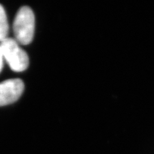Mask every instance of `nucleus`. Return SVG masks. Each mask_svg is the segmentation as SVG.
I'll list each match as a JSON object with an SVG mask.
<instances>
[{
  "label": "nucleus",
  "mask_w": 154,
  "mask_h": 154,
  "mask_svg": "<svg viewBox=\"0 0 154 154\" xmlns=\"http://www.w3.org/2000/svg\"><path fill=\"white\" fill-rule=\"evenodd\" d=\"M24 89L25 84L19 79H8L0 83V107L16 102Z\"/></svg>",
  "instance_id": "3"
},
{
  "label": "nucleus",
  "mask_w": 154,
  "mask_h": 154,
  "mask_svg": "<svg viewBox=\"0 0 154 154\" xmlns=\"http://www.w3.org/2000/svg\"><path fill=\"white\" fill-rule=\"evenodd\" d=\"M0 46L3 58L12 71L22 72L28 68V56L15 39L7 37L0 42Z\"/></svg>",
  "instance_id": "2"
},
{
  "label": "nucleus",
  "mask_w": 154,
  "mask_h": 154,
  "mask_svg": "<svg viewBox=\"0 0 154 154\" xmlns=\"http://www.w3.org/2000/svg\"><path fill=\"white\" fill-rule=\"evenodd\" d=\"M3 56L1 46H0V72L2 71V69L3 68Z\"/></svg>",
  "instance_id": "5"
},
{
  "label": "nucleus",
  "mask_w": 154,
  "mask_h": 154,
  "mask_svg": "<svg viewBox=\"0 0 154 154\" xmlns=\"http://www.w3.org/2000/svg\"><path fill=\"white\" fill-rule=\"evenodd\" d=\"M16 41L23 45L32 42L35 32V16L32 10L24 6L17 11L13 23Z\"/></svg>",
  "instance_id": "1"
},
{
  "label": "nucleus",
  "mask_w": 154,
  "mask_h": 154,
  "mask_svg": "<svg viewBox=\"0 0 154 154\" xmlns=\"http://www.w3.org/2000/svg\"><path fill=\"white\" fill-rule=\"evenodd\" d=\"M8 23L7 14L3 7L0 5V42L7 38Z\"/></svg>",
  "instance_id": "4"
}]
</instances>
